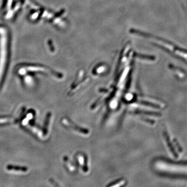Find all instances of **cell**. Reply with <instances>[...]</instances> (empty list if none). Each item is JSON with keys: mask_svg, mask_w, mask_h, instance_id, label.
<instances>
[{"mask_svg": "<svg viewBox=\"0 0 187 187\" xmlns=\"http://www.w3.org/2000/svg\"><path fill=\"white\" fill-rule=\"evenodd\" d=\"M99 91L100 92H105V93H107V92H108V91L107 89H103V88L99 89Z\"/></svg>", "mask_w": 187, "mask_h": 187, "instance_id": "cell-7", "label": "cell"}, {"mask_svg": "<svg viewBox=\"0 0 187 187\" xmlns=\"http://www.w3.org/2000/svg\"><path fill=\"white\" fill-rule=\"evenodd\" d=\"M61 123L63 125L66 127L68 128H72L74 130L80 132L82 134H87L89 132L88 130L77 126V125L72 122L71 121H70L69 119H68V118H63L61 120Z\"/></svg>", "mask_w": 187, "mask_h": 187, "instance_id": "cell-1", "label": "cell"}, {"mask_svg": "<svg viewBox=\"0 0 187 187\" xmlns=\"http://www.w3.org/2000/svg\"><path fill=\"white\" fill-rule=\"evenodd\" d=\"M6 169L9 173L17 174H25L28 173V168L26 167H20L18 166L7 165Z\"/></svg>", "mask_w": 187, "mask_h": 187, "instance_id": "cell-2", "label": "cell"}, {"mask_svg": "<svg viewBox=\"0 0 187 187\" xmlns=\"http://www.w3.org/2000/svg\"><path fill=\"white\" fill-rule=\"evenodd\" d=\"M18 122V119L12 116H0V125L12 124Z\"/></svg>", "mask_w": 187, "mask_h": 187, "instance_id": "cell-3", "label": "cell"}, {"mask_svg": "<svg viewBox=\"0 0 187 187\" xmlns=\"http://www.w3.org/2000/svg\"><path fill=\"white\" fill-rule=\"evenodd\" d=\"M136 113H137V114H148V115H156V116H159V113H155V112L147 111L140 110H137L136 111Z\"/></svg>", "mask_w": 187, "mask_h": 187, "instance_id": "cell-5", "label": "cell"}, {"mask_svg": "<svg viewBox=\"0 0 187 187\" xmlns=\"http://www.w3.org/2000/svg\"><path fill=\"white\" fill-rule=\"evenodd\" d=\"M52 118V114L51 113H49L47 115V119L45 120V133L47 135V134L48 133V131L50 130V119Z\"/></svg>", "mask_w": 187, "mask_h": 187, "instance_id": "cell-4", "label": "cell"}, {"mask_svg": "<svg viewBox=\"0 0 187 187\" xmlns=\"http://www.w3.org/2000/svg\"><path fill=\"white\" fill-rule=\"evenodd\" d=\"M140 103L141 105L147 106H150V107H154V108H159V106L157 105L156 104L151 103V102H149L141 101V102H140Z\"/></svg>", "mask_w": 187, "mask_h": 187, "instance_id": "cell-6", "label": "cell"}]
</instances>
